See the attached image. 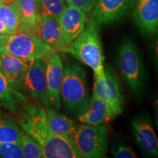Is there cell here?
<instances>
[{
	"mask_svg": "<svg viewBox=\"0 0 158 158\" xmlns=\"http://www.w3.org/2000/svg\"><path fill=\"white\" fill-rule=\"evenodd\" d=\"M17 122L21 129L41 146L44 158H81L72 138L51 130L45 108L40 105L23 106Z\"/></svg>",
	"mask_w": 158,
	"mask_h": 158,
	"instance_id": "cell-1",
	"label": "cell"
},
{
	"mask_svg": "<svg viewBox=\"0 0 158 158\" xmlns=\"http://www.w3.org/2000/svg\"><path fill=\"white\" fill-rule=\"evenodd\" d=\"M99 30L100 27L90 17L82 32L64 49V52L92 69L96 80L106 78L105 56Z\"/></svg>",
	"mask_w": 158,
	"mask_h": 158,
	"instance_id": "cell-2",
	"label": "cell"
},
{
	"mask_svg": "<svg viewBox=\"0 0 158 158\" xmlns=\"http://www.w3.org/2000/svg\"><path fill=\"white\" fill-rule=\"evenodd\" d=\"M116 64L120 76L136 98L143 96L146 86V69L141 52L131 38L124 39L118 45Z\"/></svg>",
	"mask_w": 158,
	"mask_h": 158,
	"instance_id": "cell-3",
	"label": "cell"
},
{
	"mask_svg": "<svg viewBox=\"0 0 158 158\" xmlns=\"http://www.w3.org/2000/svg\"><path fill=\"white\" fill-rule=\"evenodd\" d=\"M61 102L70 115L78 117L90 100L86 71L76 63H69L63 70Z\"/></svg>",
	"mask_w": 158,
	"mask_h": 158,
	"instance_id": "cell-4",
	"label": "cell"
},
{
	"mask_svg": "<svg viewBox=\"0 0 158 158\" xmlns=\"http://www.w3.org/2000/svg\"><path fill=\"white\" fill-rule=\"evenodd\" d=\"M56 52L45 44L36 34L29 31H16L7 35L0 45V54H10L30 61L46 58Z\"/></svg>",
	"mask_w": 158,
	"mask_h": 158,
	"instance_id": "cell-5",
	"label": "cell"
},
{
	"mask_svg": "<svg viewBox=\"0 0 158 158\" xmlns=\"http://www.w3.org/2000/svg\"><path fill=\"white\" fill-rule=\"evenodd\" d=\"M109 130L106 124L78 126L73 138L81 158H102L107 152Z\"/></svg>",
	"mask_w": 158,
	"mask_h": 158,
	"instance_id": "cell-6",
	"label": "cell"
},
{
	"mask_svg": "<svg viewBox=\"0 0 158 158\" xmlns=\"http://www.w3.org/2000/svg\"><path fill=\"white\" fill-rule=\"evenodd\" d=\"M105 79H94L92 92L107 104L113 120L122 113L124 99L118 77L110 66H105Z\"/></svg>",
	"mask_w": 158,
	"mask_h": 158,
	"instance_id": "cell-7",
	"label": "cell"
},
{
	"mask_svg": "<svg viewBox=\"0 0 158 158\" xmlns=\"http://www.w3.org/2000/svg\"><path fill=\"white\" fill-rule=\"evenodd\" d=\"M47 58V57H46ZM46 58L33 61L20 79L18 88H21L45 108H50L46 82Z\"/></svg>",
	"mask_w": 158,
	"mask_h": 158,
	"instance_id": "cell-8",
	"label": "cell"
},
{
	"mask_svg": "<svg viewBox=\"0 0 158 158\" xmlns=\"http://www.w3.org/2000/svg\"><path fill=\"white\" fill-rule=\"evenodd\" d=\"M130 127L138 147L144 155L158 157V138L149 112L143 110L130 119Z\"/></svg>",
	"mask_w": 158,
	"mask_h": 158,
	"instance_id": "cell-9",
	"label": "cell"
},
{
	"mask_svg": "<svg viewBox=\"0 0 158 158\" xmlns=\"http://www.w3.org/2000/svg\"><path fill=\"white\" fill-rule=\"evenodd\" d=\"M135 0H98L91 18L99 27L119 21L133 9Z\"/></svg>",
	"mask_w": 158,
	"mask_h": 158,
	"instance_id": "cell-10",
	"label": "cell"
},
{
	"mask_svg": "<svg viewBox=\"0 0 158 158\" xmlns=\"http://www.w3.org/2000/svg\"><path fill=\"white\" fill-rule=\"evenodd\" d=\"M133 18L142 35L152 37L158 31V0H135Z\"/></svg>",
	"mask_w": 158,
	"mask_h": 158,
	"instance_id": "cell-11",
	"label": "cell"
},
{
	"mask_svg": "<svg viewBox=\"0 0 158 158\" xmlns=\"http://www.w3.org/2000/svg\"><path fill=\"white\" fill-rule=\"evenodd\" d=\"M46 60V82L48 98L50 108L58 110L62 106L60 89L63 77V64L57 52L53 53L45 59Z\"/></svg>",
	"mask_w": 158,
	"mask_h": 158,
	"instance_id": "cell-12",
	"label": "cell"
},
{
	"mask_svg": "<svg viewBox=\"0 0 158 158\" xmlns=\"http://www.w3.org/2000/svg\"><path fill=\"white\" fill-rule=\"evenodd\" d=\"M86 20V12L75 6H66L58 21L65 45L73 42L82 32Z\"/></svg>",
	"mask_w": 158,
	"mask_h": 158,
	"instance_id": "cell-13",
	"label": "cell"
},
{
	"mask_svg": "<svg viewBox=\"0 0 158 158\" xmlns=\"http://www.w3.org/2000/svg\"><path fill=\"white\" fill-rule=\"evenodd\" d=\"M37 35L43 42L48 45L56 52H64L65 48L60 25L57 20L45 15H40Z\"/></svg>",
	"mask_w": 158,
	"mask_h": 158,
	"instance_id": "cell-14",
	"label": "cell"
},
{
	"mask_svg": "<svg viewBox=\"0 0 158 158\" xmlns=\"http://www.w3.org/2000/svg\"><path fill=\"white\" fill-rule=\"evenodd\" d=\"M77 118L82 124L90 125L106 124L110 121L109 108L103 100L92 92L87 108Z\"/></svg>",
	"mask_w": 158,
	"mask_h": 158,
	"instance_id": "cell-15",
	"label": "cell"
},
{
	"mask_svg": "<svg viewBox=\"0 0 158 158\" xmlns=\"http://www.w3.org/2000/svg\"><path fill=\"white\" fill-rule=\"evenodd\" d=\"M0 70L7 80L15 88H18L19 81L33 61L24 59L10 54H0Z\"/></svg>",
	"mask_w": 158,
	"mask_h": 158,
	"instance_id": "cell-16",
	"label": "cell"
},
{
	"mask_svg": "<svg viewBox=\"0 0 158 158\" xmlns=\"http://www.w3.org/2000/svg\"><path fill=\"white\" fill-rule=\"evenodd\" d=\"M20 13V26L18 31H29L37 35L40 15L37 0H16Z\"/></svg>",
	"mask_w": 158,
	"mask_h": 158,
	"instance_id": "cell-17",
	"label": "cell"
},
{
	"mask_svg": "<svg viewBox=\"0 0 158 158\" xmlns=\"http://www.w3.org/2000/svg\"><path fill=\"white\" fill-rule=\"evenodd\" d=\"M27 98L15 88L0 70V103L2 107L10 112H15Z\"/></svg>",
	"mask_w": 158,
	"mask_h": 158,
	"instance_id": "cell-18",
	"label": "cell"
},
{
	"mask_svg": "<svg viewBox=\"0 0 158 158\" xmlns=\"http://www.w3.org/2000/svg\"><path fill=\"white\" fill-rule=\"evenodd\" d=\"M49 127L55 133L65 135L73 139L76 135L78 125L68 116L59 114L52 108H45Z\"/></svg>",
	"mask_w": 158,
	"mask_h": 158,
	"instance_id": "cell-19",
	"label": "cell"
},
{
	"mask_svg": "<svg viewBox=\"0 0 158 158\" xmlns=\"http://www.w3.org/2000/svg\"><path fill=\"white\" fill-rule=\"evenodd\" d=\"M20 134L21 127L14 116L0 110V142L20 143Z\"/></svg>",
	"mask_w": 158,
	"mask_h": 158,
	"instance_id": "cell-20",
	"label": "cell"
},
{
	"mask_svg": "<svg viewBox=\"0 0 158 158\" xmlns=\"http://www.w3.org/2000/svg\"><path fill=\"white\" fill-rule=\"evenodd\" d=\"M0 21L12 32L18 31L20 26V13L16 2L0 5Z\"/></svg>",
	"mask_w": 158,
	"mask_h": 158,
	"instance_id": "cell-21",
	"label": "cell"
},
{
	"mask_svg": "<svg viewBox=\"0 0 158 158\" xmlns=\"http://www.w3.org/2000/svg\"><path fill=\"white\" fill-rule=\"evenodd\" d=\"M38 9L40 15H45L59 21L66 7L65 0H38Z\"/></svg>",
	"mask_w": 158,
	"mask_h": 158,
	"instance_id": "cell-22",
	"label": "cell"
},
{
	"mask_svg": "<svg viewBox=\"0 0 158 158\" xmlns=\"http://www.w3.org/2000/svg\"><path fill=\"white\" fill-rule=\"evenodd\" d=\"M20 143L23 157L25 158H44L41 146L34 138L29 136L21 129Z\"/></svg>",
	"mask_w": 158,
	"mask_h": 158,
	"instance_id": "cell-23",
	"label": "cell"
},
{
	"mask_svg": "<svg viewBox=\"0 0 158 158\" xmlns=\"http://www.w3.org/2000/svg\"><path fill=\"white\" fill-rule=\"evenodd\" d=\"M112 157L116 158H135L137 155L132 147L124 143V141H116L112 143L110 149Z\"/></svg>",
	"mask_w": 158,
	"mask_h": 158,
	"instance_id": "cell-24",
	"label": "cell"
},
{
	"mask_svg": "<svg viewBox=\"0 0 158 158\" xmlns=\"http://www.w3.org/2000/svg\"><path fill=\"white\" fill-rule=\"evenodd\" d=\"M22 157V149L19 142H0V158Z\"/></svg>",
	"mask_w": 158,
	"mask_h": 158,
	"instance_id": "cell-25",
	"label": "cell"
},
{
	"mask_svg": "<svg viewBox=\"0 0 158 158\" xmlns=\"http://www.w3.org/2000/svg\"><path fill=\"white\" fill-rule=\"evenodd\" d=\"M98 0H65L67 5H73L88 13L94 8Z\"/></svg>",
	"mask_w": 158,
	"mask_h": 158,
	"instance_id": "cell-26",
	"label": "cell"
},
{
	"mask_svg": "<svg viewBox=\"0 0 158 158\" xmlns=\"http://www.w3.org/2000/svg\"><path fill=\"white\" fill-rule=\"evenodd\" d=\"M153 41L152 43V55L154 62L156 70L158 72V31L155 35H153Z\"/></svg>",
	"mask_w": 158,
	"mask_h": 158,
	"instance_id": "cell-27",
	"label": "cell"
},
{
	"mask_svg": "<svg viewBox=\"0 0 158 158\" xmlns=\"http://www.w3.org/2000/svg\"><path fill=\"white\" fill-rule=\"evenodd\" d=\"M154 113H155V122L158 130V96L154 102Z\"/></svg>",
	"mask_w": 158,
	"mask_h": 158,
	"instance_id": "cell-28",
	"label": "cell"
},
{
	"mask_svg": "<svg viewBox=\"0 0 158 158\" xmlns=\"http://www.w3.org/2000/svg\"><path fill=\"white\" fill-rule=\"evenodd\" d=\"M12 31L10 30H9L7 27L4 25V23L0 21V34L2 35H9L11 34Z\"/></svg>",
	"mask_w": 158,
	"mask_h": 158,
	"instance_id": "cell-29",
	"label": "cell"
},
{
	"mask_svg": "<svg viewBox=\"0 0 158 158\" xmlns=\"http://www.w3.org/2000/svg\"><path fill=\"white\" fill-rule=\"evenodd\" d=\"M7 35H2V34H0V45L2 44H3L5 43V41L7 39Z\"/></svg>",
	"mask_w": 158,
	"mask_h": 158,
	"instance_id": "cell-30",
	"label": "cell"
},
{
	"mask_svg": "<svg viewBox=\"0 0 158 158\" xmlns=\"http://www.w3.org/2000/svg\"><path fill=\"white\" fill-rule=\"evenodd\" d=\"M15 2V0H0V5H7V4H10Z\"/></svg>",
	"mask_w": 158,
	"mask_h": 158,
	"instance_id": "cell-31",
	"label": "cell"
},
{
	"mask_svg": "<svg viewBox=\"0 0 158 158\" xmlns=\"http://www.w3.org/2000/svg\"><path fill=\"white\" fill-rule=\"evenodd\" d=\"M0 67H1V57H0Z\"/></svg>",
	"mask_w": 158,
	"mask_h": 158,
	"instance_id": "cell-32",
	"label": "cell"
},
{
	"mask_svg": "<svg viewBox=\"0 0 158 158\" xmlns=\"http://www.w3.org/2000/svg\"><path fill=\"white\" fill-rule=\"evenodd\" d=\"M1 108H2V106H1V103H0V110H1Z\"/></svg>",
	"mask_w": 158,
	"mask_h": 158,
	"instance_id": "cell-33",
	"label": "cell"
},
{
	"mask_svg": "<svg viewBox=\"0 0 158 158\" xmlns=\"http://www.w3.org/2000/svg\"><path fill=\"white\" fill-rule=\"evenodd\" d=\"M15 1H16V0H15Z\"/></svg>",
	"mask_w": 158,
	"mask_h": 158,
	"instance_id": "cell-34",
	"label": "cell"
},
{
	"mask_svg": "<svg viewBox=\"0 0 158 158\" xmlns=\"http://www.w3.org/2000/svg\"><path fill=\"white\" fill-rule=\"evenodd\" d=\"M37 1H38V0H37Z\"/></svg>",
	"mask_w": 158,
	"mask_h": 158,
	"instance_id": "cell-35",
	"label": "cell"
}]
</instances>
